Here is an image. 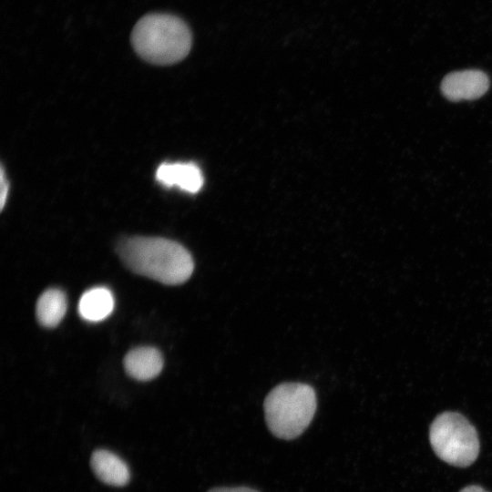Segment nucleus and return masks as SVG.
<instances>
[{
  "mask_svg": "<svg viewBox=\"0 0 492 492\" xmlns=\"http://www.w3.org/2000/svg\"><path fill=\"white\" fill-rule=\"evenodd\" d=\"M118 253L132 272L167 285L185 282L194 270L189 251L165 238H127L119 242Z\"/></svg>",
  "mask_w": 492,
  "mask_h": 492,
  "instance_id": "1",
  "label": "nucleus"
},
{
  "mask_svg": "<svg viewBox=\"0 0 492 492\" xmlns=\"http://www.w3.org/2000/svg\"><path fill=\"white\" fill-rule=\"evenodd\" d=\"M191 33L187 24L169 14H149L134 26L131 43L144 60L160 66L182 60L191 47Z\"/></svg>",
  "mask_w": 492,
  "mask_h": 492,
  "instance_id": "2",
  "label": "nucleus"
},
{
  "mask_svg": "<svg viewBox=\"0 0 492 492\" xmlns=\"http://www.w3.org/2000/svg\"><path fill=\"white\" fill-rule=\"evenodd\" d=\"M317 406L313 388L302 383H283L266 396L263 408L267 426L284 440L298 437L311 424Z\"/></svg>",
  "mask_w": 492,
  "mask_h": 492,
  "instance_id": "3",
  "label": "nucleus"
},
{
  "mask_svg": "<svg viewBox=\"0 0 492 492\" xmlns=\"http://www.w3.org/2000/svg\"><path fill=\"white\" fill-rule=\"evenodd\" d=\"M429 439L436 456L455 466H468L479 453L476 428L458 413L445 412L437 415L430 426Z\"/></svg>",
  "mask_w": 492,
  "mask_h": 492,
  "instance_id": "4",
  "label": "nucleus"
},
{
  "mask_svg": "<svg viewBox=\"0 0 492 492\" xmlns=\"http://www.w3.org/2000/svg\"><path fill=\"white\" fill-rule=\"evenodd\" d=\"M488 88L487 75L478 69L451 72L442 79L440 85L443 96L453 102L477 99Z\"/></svg>",
  "mask_w": 492,
  "mask_h": 492,
  "instance_id": "5",
  "label": "nucleus"
},
{
  "mask_svg": "<svg viewBox=\"0 0 492 492\" xmlns=\"http://www.w3.org/2000/svg\"><path fill=\"white\" fill-rule=\"evenodd\" d=\"M156 179L167 188L197 193L203 186L200 169L192 162H165L156 170Z\"/></svg>",
  "mask_w": 492,
  "mask_h": 492,
  "instance_id": "6",
  "label": "nucleus"
},
{
  "mask_svg": "<svg viewBox=\"0 0 492 492\" xmlns=\"http://www.w3.org/2000/svg\"><path fill=\"white\" fill-rule=\"evenodd\" d=\"M127 374L138 381H149L159 374L163 367L160 352L149 346L137 347L124 358Z\"/></svg>",
  "mask_w": 492,
  "mask_h": 492,
  "instance_id": "7",
  "label": "nucleus"
},
{
  "mask_svg": "<svg viewBox=\"0 0 492 492\" xmlns=\"http://www.w3.org/2000/svg\"><path fill=\"white\" fill-rule=\"evenodd\" d=\"M90 466L94 474L105 484L122 487L129 481L130 473L128 465L110 451L104 449L94 451Z\"/></svg>",
  "mask_w": 492,
  "mask_h": 492,
  "instance_id": "8",
  "label": "nucleus"
},
{
  "mask_svg": "<svg viewBox=\"0 0 492 492\" xmlns=\"http://www.w3.org/2000/svg\"><path fill=\"white\" fill-rule=\"evenodd\" d=\"M115 300L111 291L106 287H94L86 291L78 302V313L87 322H100L114 310Z\"/></svg>",
  "mask_w": 492,
  "mask_h": 492,
  "instance_id": "9",
  "label": "nucleus"
},
{
  "mask_svg": "<svg viewBox=\"0 0 492 492\" xmlns=\"http://www.w3.org/2000/svg\"><path fill=\"white\" fill-rule=\"evenodd\" d=\"M67 307L64 292L56 288L48 289L37 300L36 307L37 321L44 327H56L64 318Z\"/></svg>",
  "mask_w": 492,
  "mask_h": 492,
  "instance_id": "10",
  "label": "nucleus"
},
{
  "mask_svg": "<svg viewBox=\"0 0 492 492\" xmlns=\"http://www.w3.org/2000/svg\"><path fill=\"white\" fill-rule=\"evenodd\" d=\"M0 203H1V210L4 209L5 204L6 202V199L8 196L9 191V183L8 179H6L5 173L4 169H1V176H0Z\"/></svg>",
  "mask_w": 492,
  "mask_h": 492,
  "instance_id": "11",
  "label": "nucleus"
},
{
  "mask_svg": "<svg viewBox=\"0 0 492 492\" xmlns=\"http://www.w3.org/2000/svg\"><path fill=\"white\" fill-rule=\"evenodd\" d=\"M208 492H259L253 488L247 487H215L210 489Z\"/></svg>",
  "mask_w": 492,
  "mask_h": 492,
  "instance_id": "12",
  "label": "nucleus"
},
{
  "mask_svg": "<svg viewBox=\"0 0 492 492\" xmlns=\"http://www.w3.org/2000/svg\"><path fill=\"white\" fill-rule=\"evenodd\" d=\"M459 492H487L484 488L478 486H468L461 489Z\"/></svg>",
  "mask_w": 492,
  "mask_h": 492,
  "instance_id": "13",
  "label": "nucleus"
}]
</instances>
